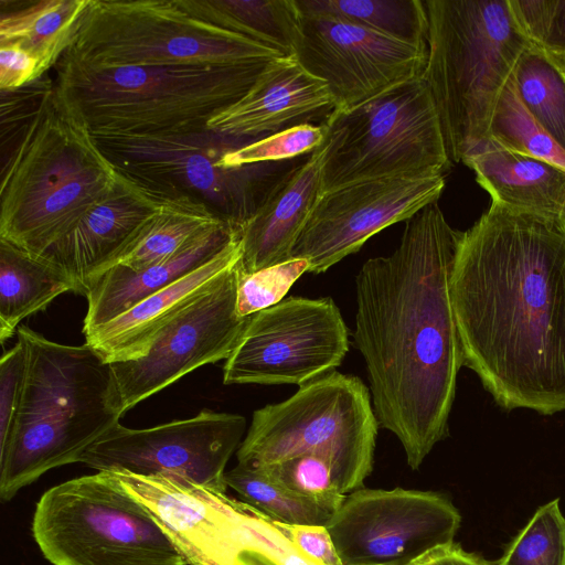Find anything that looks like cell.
I'll use <instances>...</instances> for the list:
<instances>
[{"label": "cell", "mask_w": 565, "mask_h": 565, "mask_svg": "<svg viewBox=\"0 0 565 565\" xmlns=\"http://www.w3.org/2000/svg\"><path fill=\"white\" fill-rule=\"evenodd\" d=\"M450 299L462 365L504 411H565V221L491 200L461 233Z\"/></svg>", "instance_id": "6da1fadb"}, {"label": "cell", "mask_w": 565, "mask_h": 565, "mask_svg": "<svg viewBox=\"0 0 565 565\" xmlns=\"http://www.w3.org/2000/svg\"><path fill=\"white\" fill-rule=\"evenodd\" d=\"M461 233L433 202L405 221L393 253L367 259L355 278L353 338L373 409L413 470L448 435L463 366L449 289Z\"/></svg>", "instance_id": "7a4b0ae2"}, {"label": "cell", "mask_w": 565, "mask_h": 565, "mask_svg": "<svg viewBox=\"0 0 565 565\" xmlns=\"http://www.w3.org/2000/svg\"><path fill=\"white\" fill-rule=\"evenodd\" d=\"M122 177L54 82L3 168L0 241L42 258Z\"/></svg>", "instance_id": "3957f363"}, {"label": "cell", "mask_w": 565, "mask_h": 565, "mask_svg": "<svg viewBox=\"0 0 565 565\" xmlns=\"http://www.w3.org/2000/svg\"><path fill=\"white\" fill-rule=\"evenodd\" d=\"M22 401L10 439L0 449V498L7 502L51 469L83 452L125 414L110 363L86 342L66 345L26 326Z\"/></svg>", "instance_id": "277c9868"}, {"label": "cell", "mask_w": 565, "mask_h": 565, "mask_svg": "<svg viewBox=\"0 0 565 565\" xmlns=\"http://www.w3.org/2000/svg\"><path fill=\"white\" fill-rule=\"evenodd\" d=\"M427 62L447 154L462 162L490 138L498 100L531 44L509 0H423Z\"/></svg>", "instance_id": "5b68a950"}, {"label": "cell", "mask_w": 565, "mask_h": 565, "mask_svg": "<svg viewBox=\"0 0 565 565\" xmlns=\"http://www.w3.org/2000/svg\"><path fill=\"white\" fill-rule=\"evenodd\" d=\"M267 63L94 70L61 57L55 83L96 140L190 136L207 131L209 120L242 98Z\"/></svg>", "instance_id": "8992f818"}, {"label": "cell", "mask_w": 565, "mask_h": 565, "mask_svg": "<svg viewBox=\"0 0 565 565\" xmlns=\"http://www.w3.org/2000/svg\"><path fill=\"white\" fill-rule=\"evenodd\" d=\"M62 57L111 70L238 66L284 56L235 31L216 0H89Z\"/></svg>", "instance_id": "52a82bcc"}, {"label": "cell", "mask_w": 565, "mask_h": 565, "mask_svg": "<svg viewBox=\"0 0 565 565\" xmlns=\"http://www.w3.org/2000/svg\"><path fill=\"white\" fill-rule=\"evenodd\" d=\"M377 429L363 381L334 370L300 385L286 401L256 409L236 451L237 463L255 468L321 455L345 495L363 488L372 472Z\"/></svg>", "instance_id": "ba28073f"}, {"label": "cell", "mask_w": 565, "mask_h": 565, "mask_svg": "<svg viewBox=\"0 0 565 565\" xmlns=\"http://www.w3.org/2000/svg\"><path fill=\"white\" fill-rule=\"evenodd\" d=\"M31 532L52 565H188L151 513L108 471L46 490Z\"/></svg>", "instance_id": "9c48e42d"}, {"label": "cell", "mask_w": 565, "mask_h": 565, "mask_svg": "<svg viewBox=\"0 0 565 565\" xmlns=\"http://www.w3.org/2000/svg\"><path fill=\"white\" fill-rule=\"evenodd\" d=\"M323 125V192L370 179L444 175L451 167L422 76L350 109H332Z\"/></svg>", "instance_id": "30bf717a"}, {"label": "cell", "mask_w": 565, "mask_h": 565, "mask_svg": "<svg viewBox=\"0 0 565 565\" xmlns=\"http://www.w3.org/2000/svg\"><path fill=\"white\" fill-rule=\"evenodd\" d=\"M108 472L151 513L188 565H322L269 516L226 492L168 476Z\"/></svg>", "instance_id": "8fae6325"}, {"label": "cell", "mask_w": 565, "mask_h": 565, "mask_svg": "<svg viewBox=\"0 0 565 565\" xmlns=\"http://www.w3.org/2000/svg\"><path fill=\"white\" fill-rule=\"evenodd\" d=\"M97 141L126 174L169 194L199 199L225 221L241 227L289 170L280 162L218 167L217 161L225 152L249 141L211 130L190 136Z\"/></svg>", "instance_id": "7c38bea8"}, {"label": "cell", "mask_w": 565, "mask_h": 565, "mask_svg": "<svg viewBox=\"0 0 565 565\" xmlns=\"http://www.w3.org/2000/svg\"><path fill=\"white\" fill-rule=\"evenodd\" d=\"M349 331L331 297H288L249 317L225 360L224 384H297L334 371Z\"/></svg>", "instance_id": "4fadbf2b"}, {"label": "cell", "mask_w": 565, "mask_h": 565, "mask_svg": "<svg viewBox=\"0 0 565 565\" xmlns=\"http://www.w3.org/2000/svg\"><path fill=\"white\" fill-rule=\"evenodd\" d=\"M461 516L433 491L361 488L326 525L343 565H412L454 543Z\"/></svg>", "instance_id": "5bb4252c"}, {"label": "cell", "mask_w": 565, "mask_h": 565, "mask_svg": "<svg viewBox=\"0 0 565 565\" xmlns=\"http://www.w3.org/2000/svg\"><path fill=\"white\" fill-rule=\"evenodd\" d=\"M245 431L244 416L210 409L150 428L118 423L89 446L78 462L97 471L168 476L226 492L225 467Z\"/></svg>", "instance_id": "9a60e30c"}, {"label": "cell", "mask_w": 565, "mask_h": 565, "mask_svg": "<svg viewBox=\"0 0 565 565\" xmlns=\"http://www.w3.org/2000/svg\"><path fill=\"white\" fill-rule=\"evenodd\" d=\"M239 260L169 321L143 356L110 363L124 413L193 370L230 356L250 317L236 311Z\"/></svg>", "instance_id": "2e32d148"}, {"label": "cell", "mask_w": 565, "mask_h": 565, "mask_svg": "<svg viewBox=\"0 0 565 565\" xmlns=\"http://www.w3.org/2000/svg\"><path fill=\"white\" fill-rule=\"evenodd\" d=\"M295 57L326 82L333 109L347 110L422 76L427 45L404 42L339 18L301 14Z\"/></svg>", "instance_id": "e0dca14e"}, {"label": "cell", "mask_w": 565, "mask_h": 565, "mask_svg": "<svg viewBox=\"0 0 565 565\" xmlns=\"http://www.w3.org/2000/svg\"><path fill=\"white\" fill-rule=\"evenodd\" d=\"M445 177L383 178L358 181L323 192L317 201L291 258L309 262L321 274L356 253L374 234L407 221L438 201Z\"/></svg>", "instance_id": "ac0fdd59"}, {"label": "cell", "mask_w": 565, "mask_h": 565, "mask_svg": "<svg viewBox=\"0 0 565 565\" xmlns=\"http://www.w3.org/2000/svg\"><path fill=\"white\" fill-rule=\"evenodd\" d=\"M173 194L126 174L42 257L65 271L85 296L89 282L109 269L143 223Z\"/></svg>", "instance_id": "d6986e66"}, {"label": "cell", "mask_w": 565, "mask_h": 565, "mask_svg": "<svg viewBox=\"0 0 565 565\" xmlns=\"http://www.w3.org/2000/svg\"><path fill=\"white\" fill-rule=\"evenodd\" d=\"M323 109H333L326 82L306 71L295 56L266 64L249 90L213 116L207 129L233 139L253 141Z\"/></svg>", "instance_id": "ffe728a7"}, {"label": "cell", "mask_w": 565, "mask_h": 565, "mask_svg": "<svg viewBox=\"0 0 565 565\" xmlns=\"http://www.w3.org/2000/svg\"><path fill=\"white\" fill-rule=\"evenodd\" d=\"M326 139L300 164L290 168L269 190L242 226V273L291 259L294 246L323 192Z\"/></svg>", "instance_id": "44dd1931"}, {"label": "cell", "mask_w": 565, "mask_h": 565, "mask_svg": "<svg viewBox=\"0 0 565 565\" xmlns=\"http://www.w3.org/2000/svg\"><path fill=\"white\" fill-rule=\"evenodd\" d=\"M241 257L242 230L195 270L85 333V342L108 363L143 356L157 333Z\"/></svg>", "instance_id": "7402d4cb"}, {"label": "cell", "mask_w": 565, "mask_h": 565, "mask_svg": "<svg viewBox=\"0 0 565 565\" xmlns=\"http://www.w3.org/2000/svg\"><path fill=\"white\" fill-rule=\"evenodd\" d=\"M242 227L214 226L185 245L172 257L141 270L113 266L94 278L85 292L87 311L83 333L115 319L145 298L195 270L221 249Z\"/></svg>", "instance_id": "603a6c76"}, {"label": "cell", "mask_w": 565, "mask_h": 565, "mask_svg": "<svg viewBox=\"0 0 565 565\" xmlns=\"http://www.w3.org/2000/svg\"><path fill=\"white\" fill-rule=\"evenodd\" d=\"M462 163L491 200L565 221V168L508 150L491 138Z\"/></svg>", "instance_id": "cb8c5ba5"}, {"label": "cell", "mask_w": 565, "mask_h": 565, "mask_svg": "<svg viewBox=\"0 0 565 565\" xmlns=\"http://www.w3.org/2000/svg\"><path fill=\"white\" fill-rule=\"evenodd\" d=\"M77 294L74 280L50 262L0 241V342L19 329L20 322L44 310L60 295Z\"/></svg>", "instance_id": "d4e9b609"}, {"label": "cell", "mask_w": 565, "mask_h": 565, "mask_svg": "<svg viewBox=\"0 0 565 565\" xmlns=\"http://www.w3.org/2000/svg\"><path fill=\"white\" fill-rule=\"evenodd\" d=\"M222 224L231 223L203 201L186 194L170 195L113 266L145 269L172 257L200 234Z\"/></svg>", "instance_id": "484cf974"}, {"label": "cell", "mask_w": 565, "mask_h": 565, "mask_svg": "<svg viewBox=\"0 0 565 565\" xmlns=\"http://www.w3.org/2000/svg\"><path fill=\"white\" fill-rule=\"evenodd\" d=\"M89 0H44L0 19V44H17L32 54L42 75L70 46Z\"/></svg>", "instance_id": "4316f807"}, {"label": "cell", "mask_w": 565, "mask_h": 565, "mask_svg": "<svg viewBox=\"0 0 565 565\" xmlns=\"http://www.w3.org/2000/svg\"><path fill=\"white\" fill-rule=\"evenodd\" d=\"M511 82L534 121L565 150V65L530 44Z\"/></svg>", "instance_id": "83f0119b"}, {"label": "cell", "mask_w": 565, "mask_h": 565, "mask_svg": "<svg viewBox=\"0 0 565 565\" xmlns=\"http://www.w3.org/2000/svg\"><path fill=\"white\" fill-rule=\"evenodd\" d=\"M302 15H327L415 45H427L423 0H296Z\"/></svg>", "instance_id": "f1b7e54d"}, {"label": "cell", "mask_w": 565, "mask_h": 565, "mask_svg": "<svg viewBox=\"0 0 565 565\" xmlns=\"http://www.w3.org/2000/svg\"><path fill=\"white\" fill-rule=\"evenodd\" d=\"M225 482L242 501L274 521L290 525L326 526L333 515L316 501L299 497L255 469L239 463L225 472Z\"/></svg>", "instance_id": "f546056e"}, {"label": "cell", "mask_w": 565, "mask_h": 565, "mask_svg": "<svg viewBox=\"0 0 565 565\" xmlns=\"http://www.w3.org/2000/svg\"><path fill=\"white\" fill-rule=\"evenodd\" d=\"M490 138L508 150L565 168V150L526 111L511 79L494 109Z\"/></svg>", "instance_id": "4dcf8cb0"}, {"label": "cell", "mask_w": 565, "mask_h": 565, "mask_svg": "<svg viewBox=\"0 0 565 565\" xmlns=\"http://www.w3.org/2000/svg\"><path fill=\"white\" fill-rule=\"evenodd\" d=\"M494 565H565V518L559 499L535 511Z\"/></svg>", "instance_id": "1f68e13d"}, {"label": "cell", "mask_w": 565, "mask_h": 565, "mask_svg": "<svg viewBox=\"0 0 565 565\" xmlns=\"http://www.w3.org/2000/svg\"><path fill=\"white\" fill-rule=\"evenodd\" d=\"M252 469L288 491L316 501L332 514L345 500L337 486L331 462L321 455H300Z\"/></svg>", "instance_id": "d6a6232c"}, {"label": "cell", "mask_w": 565, "mask_h": 565, "mask_svg": "<svg viewBox=\"0 0 565 565\" xmlns=\"http://www.w3.org/2000/svg\"><path fill=\"white\" fill-rule=\"evenodd\" d=\"M323 124L291 125L269 136L249 141L223 154L218 167L239 168L257 163L280 162L311 153L324 141Z\"/></svg>", "instance_id": "836d02e7"}, {"label": "cell", "mask_w": 565, "mask_h": 565, "mask_svg": "<svg viewBox=\"0 0 565 565\" xmlns=\"http://www.w3.org/2000/svg\"><path fill=\"white\" fill-rule=\"evenodd\" d=\"M309 262L291 258L256 271L242 273L239 269L236 311L239 317H249L280 302L290 287L308 273Z\"/></svg>", "instance_id": "e575fe53"}, {"label": "cell", "mask_w": 565, "mask_h": 565, "mask_svg": "<svg viewBox=\"0 0 565 565\" xmlns=\"http://www.w3.org/2000/svg\"><path fill=\"white\" fill-rule=\"evenodd\" d=\"M531 44L565 65V0H509Z\"/></svg>", "instance_id": "d590c367"}, {"label": "cell", "mask_w": 565, "mask_h": 565, "mask_svg": "<svg viewBox=\"0 0 565 565\" xmlns=\"http://www.w3.org/2000/svg\"><path fill=\"white\" fill-rule=\"evenodd\" d=\"M28 366V349L18 338L0 361V449L6 446L13 431L22 401Z\"/></svg>", "instance_id": "8d00e7d4"}, {"label": "cell", "mask_w": 565, "mask_h": 565, "mask_svg": "<svg viewBox=\"0 0 565 565\" xmlns=\"http://www.w3.org/2000/svg\"><path fill=\"white\" fill-rule=\"evenodd\" d=\"M39 61L17 44H0V89L14 92L40 79Z\"/></svg>", "instance_id": "74e56055"}, {"label": "cell", "mask_w": 565, "mask_h": 565, "mask_svg": "<svg viewBox=\"0 0 565 565\" xmlns=\"http://www.w3.org/2000/svg\"><path fill=\"white\" fill-rule=\"evenodd\" d=\"M273 523L309 557L322 565H343L326 526Z\"/></svg>", "instance_id": "f35d334b"}, {"label": "cell", "mask_w": 565, "mask_h": 565, "mask_svg": "<svg viewBox=\"0 0 565 565\" xmlns=\"http://www.w3.org/2000/svg\"><path fill=\"white\" fill-rule=\"evenodd\" d=\"M412 565H494L481 556L465 551L458 544L437 547Z\"/></svg>", "instance_id": "ab89813d"}]
</instances>
